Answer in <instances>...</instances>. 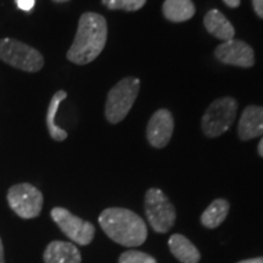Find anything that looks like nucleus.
Wrapping results in <instances>:
<instances>
[{
  "label": "nucleus",
  "instance_id": "nucleus-13",
  "mask_svg": "<svg viewBox=\"0 0 263 263\" xmlns=\"http://www.w3.org/2000/svg\"><path fill=\"white\" fill-rule=\"evenodd\" d=\"M203 24H205L207 31L217 39H221L223 42L234 39V27L219 10L213 9L207 12L205 18H203Z\"/></svg>",
  "mask_w": 263,
  "mask_h": 263
},
{
  "label": "nucleus",
  "instance_id": "nucleus-7",
  "mask_svg": "<svg viewBox=\"0 0 263 263\" xmlns=\"http://www.w3.org/2000/svg\"><path fill=\"white\" fill-rule=\"evenodd\" d=\"M8 202L18 217L31 219L38 217L42 211L43 195L31 184H16L9 189Z\"/></svg>",
  "mask_w": 263,
  "mask_h": 263
},
{
  "label": "nucleus",
  "instance_id": "nucleus-9",
  "mask_svg": "<svg viewBox=\"0 0 263 263\" xmlns=\"http://www.w3.org/2000/svg\"><path fill=\"white\" fill-rule=\"evenodd\" d=\"M216 58L223 64L239 67H251L255 64V54L252 48L242 41H227L218 45L215 51Z\"/></svg>",
  "mask_w": 263,
  "mask_h": 263
},
{
  "label": "nucleus",
  "instance_id": "nucleus-10",
  "mask_svg": "<svg viewBox=\"0 0 263 263\" xmlns=\"http://www.w3.org/2000/svg\"><path fill=\"white\" fill-rule=\"evenodd\" d=\"M174 128V121L172 114L168 110H161L156 111L150 118L149 123H147L146 137L149 143L154 147L161 149L170 143L171 138H172Z\"/></svg>",
  "mask_w": 263,
  "mask_h": 263
},
{
  "label": "nucleus",
  "instance_id": "nucleus-14",
  "mask_svg": "<svg viewBox=\"0 0 263 263\" xmlns=\"http://www.w3.org/2000/svg\"><path fill=\"white\" fill-rule=\"evenodd\" d=\"M168 246L174 257L182 263H197L200 252L188 238L182 234H173L168 240Z\"/></svg>",
  "mask_w": 263,
  "mask_h": 263
},
{
  "label": "nucleus",
  "instance_id": "nucleus-26",
  "mask_svg": "<svg viewBox=\"0 0 263 263\" xmlns=\"http://www.w3.org/2000/svg\"><path fill=\"white\" fill-rule=\"evenodd\" d=\"M52 2H55V3H66V2H68V0H52Z\"/></svg>",
  "mask_w": 263,
  "mask_h": 263
},
{
  "label": "nucleus",
  "instance_id": "nucleus-24",
  "mask_svg": "<svg viewBox=\"0 0 263 263\" xmlns=\"http://www.w3.org/2000/svg\"><path fill=\"white\" fill-rule=\"evenodd\" d=\"M0 263H5V261H4V248H3L2 239H0Z\"/></svg>",
  "mask_w": 263,
  "mask_h": 263
},
{
  "label": "nucleus",
  "instance_id": "nucleus-3",
  "mask_svg": "<svg viewBox=\"0 0 263 263\" xmlns=\"http://www.w3.org/2000/svg\"><path fill=\"white\" fill-rule=\"evenodd\" d=\"M140 81L136 77H127L120 81L108 91L105 116L110 123H118L127 116L139 94Z\"/></svg>",
  "mask_w": 263,
  "mask_h": 263
},
{
  "label": "nucleus",
  "instance_id": "nucleus-16",
  "mask_svg": "<svg viewBox=\"0 0 263 263\" xmlns=\"http://www.w3.org/2000/svg\"><path fill=\"white\" fill-rule=\"evenodd\" d=\"M228 211L229 202L224 199H217L215 201H212L211 205L203 211L201 216V223L206 228H217L224 222L227 216H228Z\"/></svg>",
  "mask_w": 263,
  "mask_h": 263
},
{
  "label": "nucleus",
  "instance_id": "nucleus-4",
  "mask_svg": "<svg viewBox=\"0 0 263 263\" xmlns=\"http://www.w3.org/2000/svg\"><path fill=\"white\" fill-rule=\"evenodd\" d=\"M0 60L26 72H38L44 65L41 52L25 43L11 38L0 41Z\"/></svg>",
  "mask_w": 263,
  "mask_h": 263
},
{
  "label": "nucleus",
  "instance_id": "nucleus-15",
  "mask_svg": "<svg viewBox=\"0 0 263 263\" xmlns=\"http://www.w3.org/2000/svg\"><path fill=\"white\" fill-rule=\"evenodd\" d=\"M164 17L172 22L188 21L195 14L192 0H166L162 6Z\"/></svg>",
  "mask_w": 263,
  "mask_h": 263
},
{
  "label": "nucleus",
  "instance_id": "nucleus-11",
  "mask_svg": "<svg viewBox=\"0 0 263 263\" xmlns=\"http://www.w3.org/2000/svg\"><path fill=\"white\" fill-rule=\"evenodd\" d=\"M239 138L241 140H250L263 134V107L248 106L240 117L238 126Z\"/></svg>",
  "mask_w": 263,
  "mask_h": 263
},
{
  "label": "nucleus",
  "instance_id": "nucleus-2",
  "mask_svg": "<svg viewBox=\"0 0 263 263\" xmlns=\"http://www.w3.org/2000/svg\"><path fill=\"white\" fill-rule=\"evenodd\" d=\"M99 223L108 238L127 248L140 246L147 238L145 222L130 210L121 207L104 210L99 217Z\"/></svg>",
  "mask_w": 263,
  "mask_h": 263
},
{
  "label": "nucleus",
  "instance_id": "nucleus-8",
  "mask_svg": "<svg viewBox=\"0 0 263 263\" xmlns=\"http://www.w3.org/2000/svg\"><path fill=\"white\" fill-rule=\"evenodd\" d=\"M50 215L65 235L78 245H88L94 239L95 227L90 222H85L80 217L72 215L64 207H55Z\"/></svg>",
  "mask_w": 263,
  "mask_h": 263
},
{
  "label": "nucleus",
  "instance_id": "nucleus-6",
  "mask_svg": "<svg viewBox=\"0 0 263 263\" xmlns=\"http://www.w3.org/2000/svg\"><path fill=\"white\" fill-rule=\"evenodd\" d=\"M145 213L156 233H167L176 222V210L160 189L151 188L145 194Z\"/></svg>",
  "mask_w": 263,
  "mask_h": 263
},
{
  "label": "nucleus",
  "instance_id": "nucleus-17",
  "mask_svg": "<svg viewBox=\"0 0 263 263\" xmlns=\"http://www.w3.org/2000/svg\"><path fill=\"white\" fill-rule=\"evenodd\" d=\"M67 97V93L65 90H59L54 94V97L51 98L50 104H49L48 107V114H47V126H48V130L50 137L54 140L57 141H62L67 138V133L66 130L61 129L60 127L55 123V117H57L59 106H60L61 101L66 99Z\"/></svg>",
  "mask_w": 263,
  "mask_h": 263
},
{
  "label": "nucleus",
  "instance_id": "nucleus-1",
  "mask_svg": "<svg viewBox=\"0 0 263 263\" xmlns=\"http://www.w3.org/2000/svg\"><path fill=\"white\" fill-rule=\"evenodd\" d=\"M106 39V20L95 12H85L80 18L73 44L67 51V59L76 65L89 64L104 50Z\"/></svg>",
  "mask_w": 263,
  "mask_h": 263
},
{
  "label": "nucleus",
  "instance_id": "nucleus-20",
  "mask_svg": "<svg viewBox=\"0 0 263 263\" xmlns=\"http://www.w3.org/2000/svg\"><path fill=\"white\" fill-rule=\"evenodd\" d=\"M16 3H17L18 9L24 10V11H31L34 8L35 0H16Z\"/></svg>",
  "mask_w": 263,
  "mask_h": 263
},
{
  "label": "nucleus",
  "instance_id": "nucleus-22",
  "mask_svg": "<svg viewBox=\"0 0 263 263\" xmlns=\"http://www.w3.org/2000/svg\"><path fill=\"white\" fill-rule=\"evenodd\" d=\"M229 8H238L240 5V0H223Z\"/></svg>",
  "mask_w": 263,
  "mask_h": 263
},
{
  "label": "nucleus",
  "instance_id": "nucleus-12",
  "mask_svg": "<svg viewBox=\"0 0 263 263\" xmlns=\"http://www.w3.org/2000/svg\"><path fill=\"white\" fill-rule=\"evenodd\" d=\"M45 263H81L82 256L77 246L72 242L51 241L45 249Z\"/></svg>",
  "mask_w": 263,
  "mask_h": 263
},
{
  "label": "nucleus",
  "instance_id": "nucleus-23",
  "mask_svg": "<svg viewBox=\"0 0 263 263\" xmlns=\"http://www.w3.org/2000/svg\"><path fill=\"white\" fill-rule=\"evenodd\" d=\"M238 263H263V257H256V258H249L240 261Z\"/></svg>",
  "mask_w": 263,
  "mask_h": 263
},
{
  "label": "nucleus",
  "instance_id": "nucleus-25",
  "mask_svg": "<svg viewBox=\"0 0 263 263\" xmlns=\"http://www.w3.org/2000/svg\"><path fill=\"white\" fill-rule=\"evenodd\" d=\"M258 154L263 157V138H262V140L259 141V144H258Z\"/></svg>",
  "mask_w": 263,
  "mask_h": 263
},
{
  "label": "nucleus",
  "instance_id": "nucleus-19",
  "mask_svg": "<svg viewBox=\"0 0 263 263\" xmlns=\"http://www.w3.org/2000/svg\"><path fill=\"white\" fill-rule=\"evenodd\" d=\"M118 263H156V259L145 252L129 250L120 256Z\"/></svg>",
  "mask_w": 263,
  "mask_h": 263
},
{
  "label": "nucleus",
  "instance_id": "nucleus-18",
  "mask_svg": "<svg viewBox=\"0 0 263 263\" xmlns=\"http://www.w3.org/2000/svg\"><path fill=\"white\" fill-rule=\"evenodd\" d=\"M146 0H103V4L110 10L137 11L145 5Z\"/></svg>",
  "mask_w": 263,
  "mask_h": 263
},
{
  "label": "nucleus",
  "instance_id": "nucleus-21",
  "mask_svg": "<svg viewBox=\"0 0 263 263\" xmlns=\"http://www.w3.org/2000/svg\"><path fill=\"white\" fill-rule=\"evenodd\" d=\"M252 5L259 17L263 18V0H252Z\"/></svg>",
  "mask_w": 263,
  "mask_h": 263
},
{
  "label": "nucleus",
  "instance_id": "nucleus-5",
  "mask_svg": "<svg viewBox=\"0 0 263 263\" xmlns=\"http://www.w3.org/2000/svg\"><path fill=\"white\" fill-rule=\"evenodd\" d=\"M238 110L235 99L227 97L217 99L210 105L202 117L203 133L210 138H216L226 133L234 122Z\"/></svg>",
  "mask_w": 263,
  "mask_h": 263
}]
</instances>
